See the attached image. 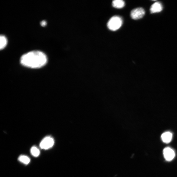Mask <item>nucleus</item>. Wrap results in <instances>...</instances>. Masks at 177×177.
I'll use <instances>...</instances> for the list:
<instances>
[{
    "label": "nucleus",
    "mask_w": 177,
    "mask_h": 177,
    "mask_svg": "<svg viewBox=\"0 0 177 177\" xmlns=\"http://www.w3.org/2000/svg\"><path fill=\"white\" fill-rule=\"evenodd\" d=\"M46 55L42 51H34L29 52L21 56L20 62L23 65L31 68H40L47 62Z\"/></svg>",
    "instance_id": "nucleus-1"
},
{
    "label": "nucleus",
    "mask_w": 177,
    "mask_h": 177,
    "mask_svg": "<svg viewBox=\"0 0 177 177\" xmlns=\"http://www.w3.org/2000/svg\"><path fill=\"white\" fill-rule=\"evenodd\" d=\"M123 23V20L120 16H115L112 17L107 23V27L112 31H116L119 29Z\"/></svg>",
    "instance_id": "nucleus-2"
},
{
    "label": "nucleus",
    "mask_w": 177,
    "mask_h": 177,
    "mask_svg": "<svg viewBox=\"0 0 177 177\" xmlns=\"http://www.w3.org/2000/svg\"><path fill=\"white\" fill-rule=\"evenodd\" d=\"M54 144V140L52 137L47 136L41 142L40 147L41 149H48L52 147Z\"/></svg>",
    "instance_id": "nucleus-3"
},
{
    "label": "nucleus",
    "mask_w": 177,
    "mask_h": 177,
    "mask_svg": "<svg viewBox=\"0 0 177 177\" xmlns=\"http://www.w3.org/2000/svg\"><path fill=\"white\" fill-rule=\"evenodd\" d=\"M145 14V12L143 8H138L132 10L131 13L132 18L134 20L140 19Z\"/></svg>",
    "instance_id": "nucleus-4"
},
{
    "label": "nucleus",
    "mask_w": 177,
    "mask_h": 177,
    "mask_svg": "<svg viewBox=\"0 0 177 177\" xmlns=\"http://www.w3.org/2000/svg\"><path fill=\"white\" fill-rule=\"evenodd\" d=\"M163 153L164 157L168 161H171L175 157V153L174 150L169 147L165 148L163 150Z\"/></svg>",
    "instance_id": "nucleus-5"
},
{
    "label": "nucleus",
    "mask_w": 177,
    "mask_h": 177,
    "mask_svg": "<svg viewBox=\"0 0 177 177\" xmlns=\"http://www.w3.org/2000/svg\"><path fill=\"white\" fill-rule=\"evenodd\" d=\"M163 9V6L161 3L159 2H155L151 6L150 11L151 13L159 12Z\"/></svg>",
    "instance_id": "nucleus-6"
},
{
    "label": "nucleus",
    "mask_w": 177,
    "mask_h": 177,
    "mask_svg": "<svg viewBox=\"0 0 177 177\" xmlns=\"http://www.w3.org/2000/svg\"><path fill=\"white\" fill-rule=\"evenodd\" d=\"M172 134L170 132H168L164 133L161 136L162 141L166 143H169L172 139Z\"/></svg>",
    "instance_id": "nucleus-7"
},
{
    "label": "nucleus",
    "mask_w": 177,
    "mask_h": 177,
    "mask_svg": "<svg viewBox=\"0 0 177 177\" xmlns=\"http://www.w3.org/2000/svg\"><path fill=\"white\" fill-rule=\"evenodd\" d=\"M113 6L116 8L120 9L125 5V3L122 0H115L112 2Z\"/></svg>",
    "instance_id": "nucleus-8"
},
{
    "label": "nucleus",
    "mask_w": 177,
    "mask_h": 177,
    "mask_svg": "<svg viewBox=\"0 0 177 177\" xmlns=\"http://www.w3.org/2000/svg\"><path fill=\"white\" fill-rule=\"evenodd\" d=\"M7 39L6 37L3 35L0 36V49L1 50L5 48L7 44Z\"/></svg>",
    "instance_id": "nucleus-9"
},
{
    "label": "nucleus",
    "mask_w": 177,
    "mask_h": 177,
    "mask_svg": "<svg viewBox=\"0 0 177 177\" xmlns=\"http://www.w3.org/2000/svg\"><path fill=\"white\" fill-rule=\"evenodd\" d=\"M19 160L26 165H28L30 161V158L24 155H20L19 158Z\"/></svg>",
    "instance_id": "nucleus-10"
},
{
    "label": "nucleus",
    "mask_w": 177,
    "mask_h": 177,
    "mask_svg": "<svg viewBox=\"0 0 177 177\" xmlns=\"http://www.w3.org/2000/svg\"><path fill=\"white\" fill-rule=\"evenodd\" d=\"M31 152L33 156L37 157L40 154V151L36 147L33 146L31 149Z\"/></svg>",
    "instance_id": "nucleus-11"
},
{
    "label": "nucleus",
    "mask_w": 177,
    "mask_h": 177,
    "mask_svg": "<svg viewBox=\"0 0 177 177\" xmlns=\"http://www.w3.org/2000/svg\"><path fill=\"white\" fill-rule=\"evenodd\" d=\"M41 24L42 27H45L47 24L46 21L45 20L42 21L41 23Z\"/></svg>",
    "instance_id": "nucleus-12"
}]
</instances>
